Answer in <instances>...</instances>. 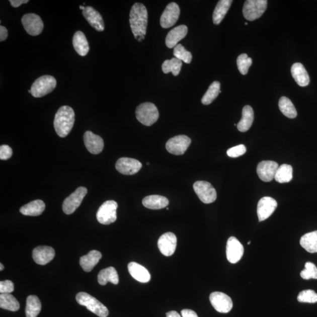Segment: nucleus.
I'll return each instance as SVG.
<instances>
[{"mask_svg": "<svg viewBox=\"0 0 317 317\" xmlns=\"http://www.w3.org/2000/svg\"><path fill=\"white\" fill-rule=\"evenodd\" d=\"M9 2L11 3V5L13 7H15V8L20 7L23 4H27L29 2L28 0H10Z\"/></svg>", "mask_w": 317, "mask_h": 317, "instance_id": "09e8293b", "label": "nucleus"}, {"mask_svg": "<svg viewBox=\"0 0 317 317\" xmlns=\"http://www.w3.org/2000/svg\"><path fill=\"white\" fill-rule=\"evenodd\" d=\"M277 207L276 200L271 197H264L259 200L257 204V216L259 221L267 219L274 213Z\"/></svg>", "mask_w": 317, "mask_h": 317, "instance_id": "dca6fc26", "label": "nucleus"}, {"mask_svg": "<svg viewBox=\"0 0 317 317\" xmlns=\"http://www.w3.org/2000/svg\"><path fill=\"white\" fill-rule=\"evenodd\" d=\"M74 122L75 113L69 106H62L56 113L54 126L56 133L61 137H65L71 131Z\"/></svg>", "mask_w": 317, "mask_h": 317, "instance_id": "f03ea898", "label": "nucleus"}, {"mask_svg": "<svg viewBox=\"0 0 317 317\" xmlns=\"http://www.w3.org/2000/svg\"><path fill=\"white\" fill-rule=\"evenodd\" d=\"M244 254V248L242 243L235 237L228 239L226 246V257L229 262L237 263L241 260Z\"/></svg>", "mask_w": 317, "mask_h": 317, "instance_id": "f3484780", "label": "nucleus"}, {"mask_svg": "<svg viewBox=\"0 0 317 317\" xmlns=\"http://www.w3.org/2000/svg\"><path fill=\"white\" fill-rule=\"evenodd\" d=\"M25 30L32 36L40 35L44 28V24L40 16L33 13L25 14L21 19Z\"/></svg>", "mask_w": 317, "mask_h": 317, "instance_id": "9d476101", "label": "nucleus"}, {"mask_svg": "<svg viewBox=\"0 0 317 317\" xmlns=\"http://www.w3.org/2000/svg\"><path fill=\"white\" fill-rule=\"evenodd\" d=\"M180 13L181 11L177 4L175 3L169 4L161 17V27L168 28L174 26L179 19Z\"/></svg>", "mask_w": 317, "mask_h": 317, "instance_id": "ddd939ff", "label": "nucleus"}, {"mask_svg": "<svg viewBox=\"0 0 317 317\" xmlns=\"http://www.w3.org/2000/svg\"><path fill=\"white\" fill-rule=\"evenodd\" d=\"M278 107L283 114L288 118L293 119L297 115V111L290 99L283 97L280 99Z\"/></svg>", "mask_w": 317, "mask_h": 317, "instance_id": "72a5a7b5", "label": "nucleus"}, {"mask_svg": "<svg viewBox=\"0 0 317 317\" xmlns=\"http://www.w3.org/2000/svg\"><path fill=\"white\" fill-rule=\"evenodd\" d=\"M131 276L140 283H146L150 280V274L145 267L135 262H130L128 266Z\"/></svg>", "mask_w": 317, "mask_h": 317, "instance_id": "5701e85b", "label": "nucleus"}, {"mask_svg": "<svg viewBox=\"0 0 317 317\" xmlns=\"http://www.w3.org/2000/svg\"><path fill=\"white\" fill-rule=\"evenodd\" d=\"M0 307L11 311H17L20 309L19 301L11 294L0 295Z\"/></svg>", "mask_w": 317, "mask_h": 317, "instance_id": "f704fd0d", "label": "nucleus"}, {"mask_svg": "<svg viewBox=\"0 0 317 317\" xmlns=\"http://www.w3.org/2000/svg\"><path fill=\"white\" fill-rule=\"evenodd\" d=\"M88 190L85 187H80L63 201L62 209L66 214H71L80 207L87 195Z\"/></svg>", "mask_w": 317, "mask_h": 317, "instance_id": "6e6552de", "label": "nucleus"}, {"mask_svg": "<svg viewBox=\"0 0 317 317\" xmlns=\"http://www.w3.org/2000/svg\"><path fill=\"white\" fill-rule=\"evenodd\" d=\"M292 77L299 86L304 87L309 84V76L307 71L301 63H295L291 69Z\"/></svg>", "mask_w": 317, "mask_h": 317, "instance_id": "b1692460", "label": "nucleus"}, {"mask_svg": "<svg viewBox=\"0 0 317 317\" xmlns=\"http://www.w3.org/2000/svg\"><path fill=\"white\" fill-rule=\"evenodd\" d=\"M115 167L116 170L123 175H133L140 170L142 165L135 158L121 157L116 162Z\"/></svg>", "mask_w": 317, "mask_h": 317, "instance_id": "4468645a", "label": "nucleus"}, {"mask_svg": "<svg viewBox=\"0 0 317 317\" xmlns=\"http://www.w3.org/2000/svg\"><path fill=\"white\" fill-rule=\"evenodd\" d=\"M248 23H245V25H246V26H247V25H248Z\"/></svg>", "mask_w": 317, "mask_h": 317, "instance_id": "5fc2aeb1", "label": "nucleus"}, {"mask_svg": "<svg viewBox=\"0 0 317 317\" xmlns=\"http://www.w3.org/2000/svg\"><path fill=\"white\" fill-rule=\"evenodd\" d=\"M232 3V0H220L215 8L213 14V23L216 25L220 24Z\"/></svg>", "mask_w": 317, "mask_h": 317, "instance_id": "7c9ffc66", "label": "nucleus"}, {"mask_svg": "<svg viewBox=\"0 0 317 317\" xmlns=\"http://www.w3.org/2000/svg\"><path fill=\"white\" fill-rule=\"evenodd\" d=\"M188 28L185 25H181L169 32L166 37V45L169 48H175L180 41L183 40L188 34Z\"/></svg>", "mask_w": 317, "mask_h": 317, "instance_id": "4be33fe9", "label": "nucleus"}, {"mask_svg": "<svg viewBox=\"0 0 317 317\" xmlns=\"http://www.w3.org/2000/svg\"><path fill=\"white\" fill-rule=\"evenodd\" d=\"M300 276L304 280L311 278L317 279V268L314 264L307 262L305 264V269L300 273Z\"/></svg>", "mask_w": 317, "mask_h": 317, "instance_id": "a19ab883", "label": "nucleus"}, {"mask_svg": "<svg viewBox=\"0 0 317 317\" xmlns=\"http://www.w3.org/2000/svg\"><path fill=\"white\" fill-rule=\"evenodd\" d=\"M191 142L188 136L178 135L169 139L166 144V148L171 154L182 155L185 153Z\"/></svg>", "mask_w": 317, "mask_h": 317, "instance_id": "9b49d317", "label": "nucleus"}, {"mask_svg": "<svg viewBox=\"0 0 317 317\" xmlns=\"http://www.w3.org/2000/svg\"><path fill=\"white\" fill-rule=\"evenodd\" d=\"M278 165L276 162L266 161L260 162L257 168V173L262 181L269 182L274 179Z\"/></svg>", "mask_w": 317, "mask_h": 317, "instance_id": "a211bd4d", "label": "nucleus"}, {"mask_svg": "<svg viewBox=\"0 0 317 317\" xmlns=\"http://www.w3.org/2000/svg\"><path fill=\"white\" fill-rule=\"evenodd\" d=\"M275 180L278 183L290 182L292 179V168L291 165L283 164L278 167Z\"/></svg>", "mask_w": 317, "mask_h": 317, "instance_id": "e433bc0d", "label": "nucleus"}, {"mask_svg": "<svg viewBox=\"0 0 317 317\" xmlns=\"http://www.w3.org/2000/svg\"><path fill=\"white\" fill-rule=\"evenodd\" d=\"M174 55L175 58L186 63H190L192 62V55L191 52L187 51L181 44H178L174 48Z\"/></svg>", "mask_w": 317, "mask_h": 317, "instance_id": "58836bf2", "label": "nucleus"}, {"mask_svg": "<svg viewBox=\"0 0 317 317\" xmlns=\"http://www.w3.org/2000/svg\"><path fill=\"white\" fill-rule=\"evenodd\" d=\"M102 258V254L97 250H92L87 255L81 257L80 263L83 269L86 272L93 270Z\"/></svg>", "mask_w": 317, "mask_h": 317, "instance_id": "393cba45", "label": "nucleus"}, {"mask_svg": "<svg viewBox=\"0 0 317 317\" xmlns=\"http://www.w3.org/2000/svg\"><path fill=\"white\" fill-rule=\"evenodd\" d=\"M250 243H251V242H248V245H250Z\"/></svg>", "mask_w": 317, "mask_h": 317, "instance_id": "864d4df0", "label": "nucleus"}, {"mask_svg": "<svg viewBox=\"0 0 317 317\" xmlns=\"http://www.w3.org/2000/svg\"><path fill=\"white\" fill-rule=\"evenodd\" d=\"M148 14L147 9L142 4L134 5L129 14V23L134 37L139 42L142 41L146 34Z\"/></svg>", "mask_w": 317, "mask_h": 317, "instance_id": "f257e3e1", "label": "nucleus"}, {"mask_svg": "<svg viewBox=\"0 0 317 317\" xmlns=\"http://www.w3.org/2000/svg\"><path fill=\"white\" fill-rule=\"evenodd\" d=\"M300 245L306 252L310 253H317V230L302 235L300 239Z\"/></svg>", "mask_w": 317, "mask_h": 317, "instance_id": "2f4dec72", "label": "nucleus"}, {"mask_svg": "<svg viewBox=\"0 0 317 317\" xmlns=\"http://www.w3.org/2000/svg\"><path fill=\"white\" fill-rule=\"evenodd\" d=\"M5 269V267L3 265V264H0V270L3 271Z\"/></svg>", "mask_w": 317, "mask_h": 317, "instance_id": "3c124183", "label": "nucleus"}, {"mask_svg": "<svg viewBox=\"0 0 317 317\" xmlns=\"http://www.w3.org/2000/svg\"><path fill=\"white\" fill-rule=\"evenodd\" d=\"M246 152V147L244 144H239L230 148L227 151V154L230 157H238Z\"/></svg>", "mask_w": 317, "mask_h": 317, "instance_id": "37998d69", "label": "nucleus"}, {"mask_svg": "<svg viewBox=\"0 0 317 317\" xmlns=\"http://www.w3.org/2000/svg\"><path fill=\"white\" fill-rule=\"evenodd\" d=\"M297 300L300 302L313 303L317 302V294L312 290H306L299 292Z\"/></svg>", "mask_w": 317, "mask_h": 317, "instance_id": "79ce46f5", "label": "nucleus"}, {"mask_svg": "<svg viewBox=\"0 0 317 317\" xmlns=\"http://www.w3.org/2000/svg\"><path fill=\"white\" fill-rule=\"evenodd\" d=\"M182 62L176 58L166 60L162 64V69L165 73L172 72L174 76H178L181 71Z\"/></svg>", "mask_w": 317, "mask_h": 317, "instance_id": "4c0bfd02", "label": "nucleus"}, {"mask_svg": "<svg viewBox=\"0 0 317 317\" xmlns=\"http://www.w3.org/2000/svg\"><path fill=\"white\" fill-rule=\"evenodd\" d=\"M220 83L218 81H214L208 88L205 94L202 99V103L204 105H210L221 93Z\"/></svg>", "mask_w": 317, "mask_h": 317, "instance_id": "c9c22d12", "label": "nucleus"}, {"mask_svg": "<svg viewBox=\"0 0 317 317\" xmlns=\"http://www.w3.org/2000/svg\"><path fill=\"white\" fill-rule=\"evenodd\" d=\"M209 298L213 308L220 313L230 312L233 305L231 298L223 292H213Z\"/></svg>", "mask_w": 317, "mask_h": 317, "instance_id": "f8f14e48", "label": "nucleus"}, {"mask_svg": "<svg viewBox=\"0 0 317 317\" xmlns=\"http://www.w3.org/2000/svg\"><path fill=\"white\" fill-rule=\"evenodd\" d=\"M55 255L54 249L49 246H39L33 251L34 262L40 265H45L50 262Z\"/></svg>", "mask_w": 317, "mask_h": 317, "instance_id": "aec40b11", "label": "nucleus"}, {"mask_svg": "<svg viewBox=\"0 0 317 317\" xmlns=\"http://www.w3.org/2000/svg\"><path fill=\"white\" fill-rule=\"evenodd\" d=\"M142 203L143 205L148 209L158 210L167 207L169 204V200L164 196L150 195L144 197Z\"/></svg>", "mask_w": 317, "mask_h": 317, "instance_id": "cd10ccee", "label": "nucleus"}, {"mask_svg": "<svg viewBox=\"0 0 317 317\" xmlns=\"http://www.w3.org/2000/svg\"><path fill=\"white\" fill-rule=\"evenodd\" d=\"M157 246L162 255L171 256L174 255L177 246V237L171 232H166L158 240Z\"/></svg>", "mask_w": 317, "mask_h": 317, "instance_id": "2eb2a0df", "label": "nucleus"}, {"mask_svg": "<svg viewBox=\"0 0 317 317\" xmlns=\"http://www.w3.org/2000/svg\"><path fill=\"white\" fill-rule=\"evenodd\" d=\"M80 9L81 10H83V11H84L85 10V9H86V7L82 6H80Z\"/></svg>", "mask_w": 317, "mask_h": 317, "instance_id": "603ef678", "label": "nucleus"}, {"mask_svg": "<svg viewBox=\"0 0 317 317\" xmlns=\"http://www.w3.org/2000/svg\"><path fill=\"white\" fill-rule=\"evenodd\" d=\"M167 317H182L178 312L171 311L167 313Z\"/></svg>", "mask_w": 317, "mask_h": 317, "instance_id": "8fccbe9b", "label": "nucleus"}, {"mask_svg": "<svg viewBox=\"0 0 317 317\" xmlns=\"http://www.w3.org/2000/svg\"><path fill=\"white\" fill-rule=\"evenodd\" d=\"M72 44L74 49L81 56H86L89 52L90 47L87 39L82 31H77L74 34Z\"/></svg>", "mask_w": 317, "mask_h": 317, "instance_id": "a878e982", "label": "nucleus"}, {"mask_svg": "<svg viewBox=\"0 0 317 317\" xmlns=\"http://www.w3.org/2000/svg\"><path fill=\"white\" fill-rule=\"evenodd\" d=\"M83 14L85 19L98 31H103L105 29L104 20L100 13L95 10L93 7L90 6L86 7V9L83 11Z\"/></svg>", "mask_w": 317, "mask_h": 317, "instance_id": "412c9836", "label": "nucleus"}, {"mask_svg": "<svg viewBox=\"0 0 317 317\" xmlns=\"http://www.w3.org/2000/svg\"><path fill=\"white\" fill-rule=\"evenodd\" d=\"M252 64V59L246 54H242L238 56L237 65L238 69L242 75H246L249 69Z\"/></svg>", "mask_w": 317, "mask_h": 317, "instance_id": "ea45409f", "label": "nucleus"}, {"mask_svg": "<svg viewBox=\"0 0 317 317\" xmlns=\"http://www.w3.org/2000/svg\"><path fill=\"white\" fill-rule=\"evenodd\" d=\"M98 281L101 285L107 284L108 282L114 284L119 283V276L114 267H110L102 270L98 276Z\"/></svg>", "mask_w": 317, "mask_h": 317, "instance_id": "c756f323", "label": "nucleus"}, {"mask_svg": "<svg viewBox=\"0 0 317 317\" xmlns=\"http://www.w3.org/2000/svg\"><path fill=\"white\" fill-rule=\"evenodd\" d=\"M12 154L13 150L9 146L4 144V145H2L0 147V158H1V160L6 161L9 160L12 156Z\"/></svg>", "mask_w": 317, "mask_h": 317, "instance_id": "a18cd8bd", "label": "nucleus"}, {"mask_svg": "<svg viewBox=\"0 0 317 317\" xmlns=\"http://www.w3.org/2000/svg\"><path fill=\"white\" fill-rule=\"evenodd\" d=\"M45 204L41 200H34L21 208L20 211L25 216H40L45 210Z\"/></svg>", "mask_w": 317, "mask_h": 317, "instance_id": "bb28decb", "label": "nucleus"}, {"mask_svg": "<svg viewBox=\"0 0 317 317\" xmlns=\"http://www.w3.org/2000/svg\"><path fill=\"white\" fill-rule=\"evenodd\" d=\"M56 86L55 77L50 75L42 76L32 85L31 95L35 98H41L51 93Z\"/></svg>", "mask_w": 317, "mask_h": 317, "instance_id": "39448f33", "label": "nucleus"}, {"mask_svg": "<svg viewBox=\"0 0 317 317\" xmlns=\"http://www.w3.org/2000/svg\"><path fill=\"white\" fill-rule=\"evenodd\" d=\"M182 317H198L197 313L192 309H184L181 311Z\"/></svg>", "mask_w": 317, "mask_h": 317, "instance_id": "49530a36", "label": "nucleus"}, {"mask_svg": "<svg viewBox=\"0 0 317 317\" xmlns=\"http://www.w3.org/2000/svg\"><path fill=\"white\" fill-rule=\"evenodd\" d=\"M41 309V303L36 295H30L27 298L26 314L27 317H37Z\"/></svg>", "mask_w": 317, "mask_h": 317, "instance_id": "473e14b6", "label": "nucleus"}, {"mask_svg": "<svg viewBox=\"0 0 317 317\" xmlns=\"http://www.w3.org/2000/svg\"><path fill=\"white\" fill-rule=\"evenodd\" d=\"M193 189L199 199L204 203L209 204L217 199L216 190L210 183L197 181L194 183Z\"/></svg>", "mask_w": 317, "mask_h": 317, "instance_id": "1a4fd4ad", "label": "nucleus"}, {"mask_svg": "<svg viewBox=\"0 0 317 317\" xmlns=\"http://www.w3.org/2000/svg\"><path fill=\"white\" fill-rule=\"evenodd\" d=\"M266 0H247L243 9L245 19L252 21L259 19L267 9Z\"/></svg>", "mask_w": 317, "mask_h": 317, "instance_id": "423d86ee", "label": "nucleus"}, {"mask_svg": "<svg viewBox=\"0 0 317 317\" xmlns=\"http://www.w3.org/2000/svg\"><path fill=\"white\" fill-rule=\"evenodd\" d=\"M136 116L137 121L143 125L150 126L157 122L160 114L155 105L150 102H146L137 107Z\"/></svg>", "mask_w": 317, "mask_h": 317, "instance_id": "20e7f679", "label": "nucleus"}, {"mask_svg": "<svg viewBox=\"0 0 317 317\" xmlns=\"http://www.w3.org/2000/svg\"><path fill=\"white\" fill-rule=\"evenodd\" d=\"M8 37V30L5 27H0V41H4Z\"/></svg>", "mask_w": 317, "mask_h": 317, "instance_id": "de8ad7c7", "label": "nucleus"}, {"mask_svg": "<svg viewBox=\"0 0 317 317\" xmlns=\"http://www.w3.org/2000/svg\"><path fill=\"white\" fill-rule=\"evenodd\" d=\"M254 121V111L249 105L243 108L242 118L238 123L237 129L240 132H245L251 128Z\"/></svg>", "mask_w": 317, "mask_h": 317, "instance_id": "c85d7f7f", "label": "nucleus"}, {"mask_svg": "<svg viewBox=\"0 0 317 317\" xmlns=\"http://www.w3.org/2000/svg\"><path fill=\"white\" fill-rule=\"evenodd\" d=\"M84 140L85 145L90 153L97 154L103 150L104 142L102 137L95 135L91 131H87L84 133Z\"/></svg>", "mask_w": 317, "mask_h": 317, "instance_id": "6ab92c4d", "label": "nucleus"}, {"mask_svg": "<svg viewBox=\"0 0 317 317\" xmlns=\"http://www.w3.org/2000/svg\"><path fill=\"white\" fill-rule=\"evenodd\" d=\"M77 303L81 305L86 306L88 310L100 317H107L109 314L108 309L100 301L87 292H79L76 296Z\"/></svg>", "mask_w": 317, "mask_h": 317, "instance_id": "7ed1b4c3", "label": "nucleus"}, {"mask_svg": "<svg viewBox=\"0 0 317 317\" xmlns=\"http://www.w3.org/2000/svg\"><path fill=\"white\" fill-rule=\"evenodd\" d=\"M118 203L114 200H108L99 208L97 213V220L101 224L108 225L114 223L117 219L116 210Z\"/></svg>", "mask_w": 317, "mask_h": 317, "instance_id": "0eeeda50", "label": "nucleus"}, {"mask_svg": "<svg viewBox=\"0 0 317 317\" xmlns=\"http://www.w3.org/2000/svg\"><path fill=\"white\" fill-rule=\"evenodd\" d=\"M14 285L12 281L5 280L0 282L1 294H10L14 291Z\"/></svg>", "mask_w": 317, "mask_h": 317, "instance_id": "c03bdc74", "label": "nucleus"}]
</instances>
